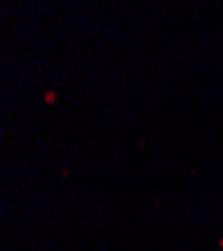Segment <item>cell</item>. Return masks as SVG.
Returning <instances> with one entry per match:
<instances>
[{
    "label": "cell",
    "mask_w": 223,
    "mask_h": 251,
    "mask_svg": "<svg viewBox=\"0 0 223 251\" xmlns=\"http://www.w3.org/2000/svg\"><path fill=\"white\" fill-rule=\"evenodd\" d=\"M219 247H223V239H219Z\"/></svg>",
    "instance_id": "7a4b0ae2"
},
{
    "label": "cell",
    "mask_w": 223,
    "mask_h": 251,
    "mask_svg": "<svg viewBox=\"0 0 223 251\" xmlns=\"http://www.w3.org/2000/svg\"><path fill=\"white\" fill-rule=\"evenodd\" d=\"M45 102L54 104V102H56V93H54V91H47V93H45Z\"/></svg>",
    "instance_id": "6da1fadb"
}]
</instances>
